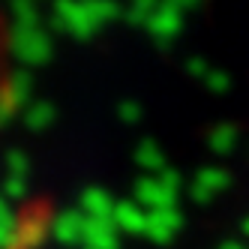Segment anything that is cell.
<instances>
[{
	"instance_id": "1",
	"label": "cell",
	"mask_w": 249,
	"mask_h": 249,
	"mask_svg": "<svg viewBox=\"0 0 249 249\" xmlns=\"http://www.w3.org/2000/svg\"><path fill=\"white\" fill-rule=\"evenodd\" d=\"M54 225V210L48 198H30L6 231L0 249H42L48 240V231Z\"/></svg>"
}]
</instances>
